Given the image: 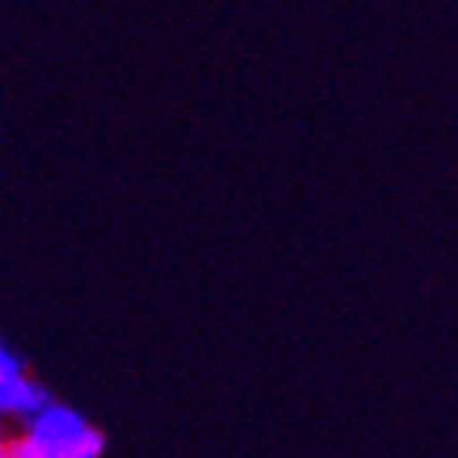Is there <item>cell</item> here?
<instances>
[{
    "instance_id": "obj_1",
    "label": "cell",
    "mask_w": 458,
    "mask_h": 458,
    "mask_svg": "<svg viewBox=\"0 0 458 458\" xmlns=\"http://www.w3.org/2000/svg\"><path fill=\"white\" fill-rule=\"evenodd\" d=\"M99 452L103 436L77 411L55 401L10 436V458H99Z\"/></svg>"
},
{
    "instance_id": "obj_2",
    "label": "cell",
    "mask_w": 458,
    "mask_h": 458,
    "mask_svg": "<svg viewBox=\"0 0 458 458\" xmlns=\"http://www.w3.org/2000/svg\"><path fill=\"white\" fill-rule=\"evenodd\" d=\"M48 401H52V394H48L38 382H32L26 372L0 378V423L30 420L32 413L42 411Z\"/></svg>"
},
{
    "instance_id": "obj_3",
    "label": "cell",
    "mask_w": 458,
    "mask_h": 458,
    "mask_svg": "<svg viewBox=\"0 0 458 458\" xmlns=\"http://www.w3.org/2000/svg\"><path fill=\"white\" fill-rule=\"evenodd\" d=\"M23 360L16 356L13 350H10L4 340H0V378H10V375H23Z\"/></svg>"
},
{
    "instance_id": "obj_4",
    "label": "cell",
    "mask_w": 458,
    "mask_h": 458,
    "mask_svg": "<svg viewBox=\"0 0 458 458\" xmlns=\"http://www.w3.org/2000/svg\"><path fill=\"white\" fill-rule=\"evenodd\" d=\"M0 458H10V433L0 423Z\"/></svg>"
}]
</instances>
